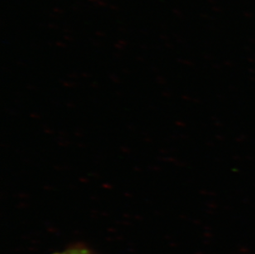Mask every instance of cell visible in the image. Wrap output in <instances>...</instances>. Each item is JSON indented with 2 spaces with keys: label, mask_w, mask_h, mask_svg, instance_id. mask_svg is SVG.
Returning <instances> with one entry per match:
<instances>
[{
  "label": "cell",
  "mask_w": 255,
  "mask_h": 254,
  "mask_svg": "<svg viewBox=\"0 0 255 254\" xmlns=\"http://www.w3.org/2000/svg\"><path fill=\"white\" fill-rule=\"evenodd\" d=\"M70 254V250H67L66 251H65V252H61V253H54V254Z\"/></svg>",
  "instance_id": "2"
},
{
  "label": "cell",
  "mask_w": 255,
  "mask_h": 254,
  "mask_svg": "<svg viewBox=\"0 0 255 254\" xmlns=\"http://www.w3.org/2000/svg\"><path fill=\"white\" fill-rule=\"evenodd\" d=\"M68 250H70L71 254H94L91 250H89L85 245H74Z\"/></svg>",
  "instance_id": "1"
}]
</instances>
